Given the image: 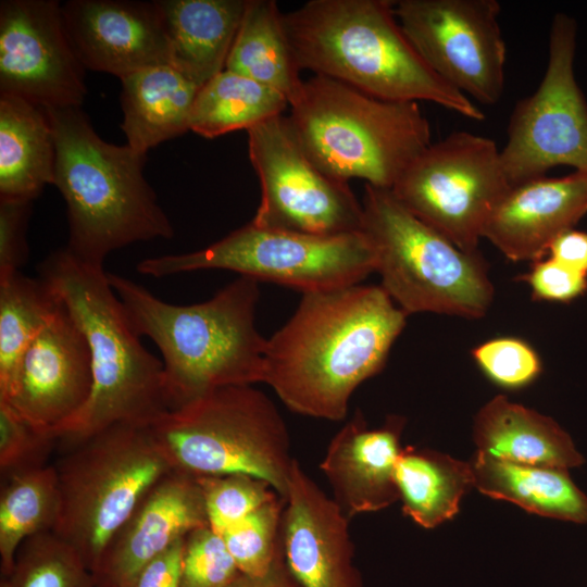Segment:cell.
I'll return each mask as SVG.
<instances>
[{
    "mask_svg": "<svg viewBox=\"0 0 587 587\" xmlns=\"http://www.w3.org/2000/svg\"><path fill=\"white\" fill-rule=\"evenodd\" d=\"M0 587H12L10 579L2 576Z\"/></svg>",
    "mask_w": 587,
    "mask_h": 587,
    "instance_id": "cell-43",
    "label": "cell"
},
{
    "mask_svg": "<svg viewBox=\"0 0 587 587\" xmlns=\"http://www.w3.org/2000/svg\"><path fill=\"white\" fill-rule=\"evenodd\" d=\"M536 299L569 302L587 290V276L548 258L534 262L524 277Z\"/></svg>",
    "mask_w": 587,
    "mask_h": 587,
    "instance_id": "cell-39",
    "label": "cell"
},
{
    "mask_svg": "<svg viewBox=\"0 0 587 587\" xmlns=\"http://www.w3.org/2000/svg\"><path fill=\"white\" fill-rule=\"evenodd\" d=\"M45 109L55 139L53 185L66 203L65 248L103 265L130 243L172 238V223L143 175L146 154L103 140L82 107Z\"/></svg>",
    "mask_w": 587,
    "mask_h": 587,
    "instance_id": "cell-5",
    "label": "cell"
},
{
    "mask_svg": "<svg viewBox=\"0 0 587 587\" xmlns=\"http://www.w3.org/2000/svg\"><path fill=\"white\" fill-rule=\"evenodd\" d=\"M396 480L403 513L425 528L452 519L462 497L474 486L470 462L412 447L400 453Z\"/></svg>",
    "mask_w": 587,
    "mask_h": 587,
    "instance_id": "cell-28",
    "label": "cell"
},
{
    "mask_svg": "<svg viewBox=\"0 0 587 587\" xmlns=\"http://www.w3.org/2000/svg\"><path fill=\"white\" fill-rule=\"evenodd\" d=\"M497 0H398V22L430 68L484 105L504 90L507 46Z\"/></svg>",
    "mask_w": 587,
    "mask_h": 587,
    "instance_id": "cell-14",
    "label": "cell"
},
{
    "mask_svg": "<svg viewBox=\"0 0 587 587\" xmlns=\"http://www.w3.org/2000/svg\"><path fill=\"white\" fill-rule=\"evenodd\" d=\"M33 200L0 199V277L20 272L28 257L26 230Z\"/></svg>",
    "mask_w": 587,
    "mask_h": 587,
    "instance_id": "cell-38",
    "label": "cell"
},
{
    "mask_svg": "<svg viewBox=\"0 0 587 587\" xmlns=\"http://www.w3.org/2000/svg\"><path fill=\"white\" fill-rule=\"evenodd\" d=\"M1 479L0 567L2 576L9 577L23 541L53 530L60 511V495L54 465Z\"/></svg>",
    "mask_w": 587,
    "mask_h": 587,
    "instance_id": "cell-30",
    "label": "cell"
},
{
    "mask_svg": "<svg viewBox=\"0 0 587 587\" xmlns=\"http://www.w3.org/2000/svg\"><path fill=\"white\" fill-rule=\"evenodd\" d=\"M210 268L305 294L361 284L376 271V257L363 230L316 236L261 228L250 222L201 250L137 264L139 273L157 278Z\"/></svg>",
    "mask_w": 587,
    "mask_h": 587,
    "instance_id": "cell-10",
    "label": "cell"
},
{
    "mask_svg": "<svg viewBox=\"0 0 587 587\" xmlns=\"http://www.w3.org/2000/svg\"><path fill=\"white\" fill-rule=\"evenodd\" d=\"M407 317L380 285L302 294L267 339L263 383L298 414L341 421L353 391L384 367Z\"/></svg>",
    "mask_w": 587,
    "mask_h": 587,
    "instance_id": "cell-1",
    "label": "cell"
},
{
    "mask_svg": "<svg viewBox=\"0 0 587 587\" xmlns=\"http://www.w3.org/2000/svg\"><path fill=\"white\" fill-rule=\"evenodd\" d=\"M92 384L88 344L62 303L22 353L0 401L58 436L85 407Z\"/></svg>",
    "mask_w": 587,
    "mask_h": 587,
    "instance_id": "cell-16",
    "label": "cell"
},
{
    "mask_svg": "<svg viewBox=\"0 0 587 587\" xmlns=\"http://www.w3.org/2000/svg\"><path fill=\"white\" fill-rule=\"evenodd\" d=\"M38 271L84 334L92 364L90 397L58 438L74 445L114 424L148 426L171 410L163 362L141 344L103 265L64 248Z\"/></svg>",
    "mask_w": 587,
    "mask_h": 587,
    "instance_id": "cell-4",
    "label": "cell"
},
{
    "mask_svg": "<svg viewBox=\"0 0 587 587\" xmlns=\"http://www.w3.org/2000/svg\"><path fill=\"white\" fill-rule=\"evenodd\" d=\"M108 277L135 330L162 353L171 410L221 387L263 383L258 280L239 276L207 301L175 305L126 277Z\"/></svg>",
    "mask_w": 587,
    "mask_h": 587,
    "instance_id": "cell-3",
    "label": "cell"
},
{
    "mask_svg": "<svg viewBox=\"0 0 587 587\" xmlns=\"http://www.w3.org/2000/svg\"><path fill=\"white\" fill-rule=\"evenodd\" d=\"M170 65L202 87L225 70L249 0H157Z\"/></svg>",
    "mask_w": 587,
    "mask_h": 587,
    "instance_id": "cell-22",
    "label": "cell"
},
{
    "mask_svg": "<svg viewBox=\"0 0 587 587\" xmlns=\"http://www.w3.org/2000/svg\"><path fill=\"white\" fill-rule=\"evenodd\" d=\"M228 587H302L289 571L284 548L272 567L262 576L240 574Z\"/></svg>",
    "mask_w": 587,
    "mask_h": 587,
    "instance_id": "cell-42",
    "label": "cell"
},
{
    "mask_svg": "<svg viewBox=\"0 0 587 587\" xmlns=\"http://www.w3.org/2000/svg\"><path fill=\"white\" fill-rule=\"evenodd\" d=\"M8 578L12 587H97L79 553L53 532L23 541Z\"/></svg>",
    "mask_w": 587,
    "mask_h": 587,
    "instance_id": "cell-32",
    "label": "cell"
},
{
    "mask_svg": "<svg viewBox=\"0 0 587 587\" xmlns=\"http://www.w3.org/2000/svg\"><path fill=\"white\" fill-rule=\"evenodd\" d=\"M510 188L496 142L459 130L432 142L390 190L460 249L477 252L492 211Z\"/></svg>",
    "mask_w": 587,
    "mask_h": 587,
    "instance_id": "cell-11",
    "label": "cell"
},
{
    "mask_svg": "<svg viewBox=\"0 0 587 587\" xmlns=\"http://www.w3.org/2000/svg\"><path fill=\"white\" fill-rule=\"evenodd\" d=\"M287 116L299 143L327 175L391 189L432 143L417 102L383 100L341 82L313 75Z\"/></svg>",
    "mask_w": 587,
    "mask_h": 587,
    "instance_id": "cell-6",
    "label": "cell"
},
{
    "mask_svg": "<svg viewBox=\"0 0 587 587\" xmlns=\"http://www.w3.org/2000/svg\"><path fill=\"white\" fill-rule=\"evenodd\" d=\"M575 49V21L555 13L544 77L515 103L500 150L511 186L544 177L558 165L587 172V102L574 75Z\"/></svg>",
    "mask_w": 587,
    "mask_h": 587,
    "instance_id": "cell-12",
    "label": "cell"
},
{
    "mask_svg": "<svg viewBox=\"0 0 587 587\" xmlns=\"http://www.w3.org/2000/svg\"><path fill=\"white\" fill-rule=\"evenodd\" d=\"M209 526L218 535L279 496L266 482L246 474L196 477Z\"/></svg>",
    "mask_w": 587,
    "mask_h": 587,
    "instance_id": "cell-34",
    "label": "cell"
},
{
    "mask_svg": "<svg viewBox=\"0 0 587 587\" xmlns=\"http://www.w3.org/2000/svg\"><path fill=\"white\" fill-rule=\"evenodd\" d=\"M470 464L482 494L541 516L587 524V496L567 470L513 463L479 451Z\"/></svg>",
    "mask_w": 587,
    "mask_h": 587,
    "instance_id": "cell-26",
    "label": "cell"
},
{
    "mask_svg": "<svg viewBox=\"0 0 587 587\" xmlns=\"http://www.w3.org/2000/svg\"><path fill=\"white\" fill-rule=\"evenodd\" d=\"M85 70L68 41L59 1L0 2V95L42 108L82 107Z\"/></svg>",
    "mask_w": 587,
    "mask_h": 587,
    "instance_id": "cell-15",
    "label": "cell"
},
{
    "mask_svg": "<svg viewBox=\"0 0 587 587\" xmlns=\"http://www.w3.org/2000/svg\"><path fill=\"white\" fill-rule=\"evenodd\" d=\"M62 302L40 277H0V395L27 346L53 320Z\"/></svg>",
    "mask_w": 587,
    "mask_h": 587,
    "instance_id": "cell-31",
    "label": "cell"
},
{
    "mask_svg": "<svg viewBox=\"0 0 587 587\" xmlns=\"http://www.w3.org/2000/svg\"><path fill=\"white\" fill-rule=\"evenodd\" d=\"M587 214V172L540 177L511 186L484 229L511 261H538L550 243Z\"/></svg>",
    "mask_w": 587,
    "mask_h": 587,
    "instance_id": "cell-20",
    "label": "cell"
},
{
    "mask_svg": "<svg viewBox=\"0 0 587 587\" xmlns=\"http://www.w3.org/2000/svg\"><path fill=\"white\" fill-rule=\"evenodd\" d=\"M247 133L249 158L261 185L252 224L316 236L362 232V203L347 182L327 175L309 158L286 115Z\"/></svg>",
    "mask_w": 587,
    "mask_h": 587,
    "instance_id": "cell-13",
    "label": "cell"
},
{
    "mask_svg": "<svg viewBox=\"0 0 587 587\" xmlns=\"http://www.w3.org/2000/svg\"><path fill=\"white\" fill-rule=\"evenodd\" d=\"M127 145L148 150L189 130L190 113L200 90L171 65L148 67L120 78Z\"/></svg>",
    "mask_w": 587,
    "mask_h": 587,
    "instance_id": "cell-24",
    "label": "cell"
},
{
    "mask_svg": "<svg viewBox=\"0 0 587 587\" xmlns=\"http://www.w3.org/2000/svg\"><path fill=\"white\" fill-rule=\"evenodd\" d=\"M288 107V100L278 91L224 70L200 88L189 130L212 139L238 129L248 130L283 115Z\"/></svg>",
    "mask_w": 587,
    "mask_h": 587,
    "instance_id": "cell-29",
    "label": "cell"
},
{
    "mask_svg": "<svg viewBox=\"0 0 587 587\" xmlns=\"http://www.w3.org/2000/svg\"><path fill=\"white\" fill-rule=\"evenodd\" d=\"M185 538L149 562L133 587H179Z\"/></svg>",
    "mask_w": 587,
    "mask_h": 587,
    "instance_id": "cell-40",
    "label": "cell"
},
{
    "mask_svg": "<svg viewBox=\"0 0 587 587\" xmlns=\"http://www.w3.org/2000/svg\"><path fill=\"white\" fill-rule=\"evenodd\" d=\"M53 533L95 573L113 536L172 467L148 426L120 423L73 445L54 465Z\"/></svg>",
    "mask_w": 587,
    "mask_h": 587,
    "instance_id": "cell-9",
    "label": "cell"
},
{
    "mask_svg": "<svg viewBox=\"0 0 587 587\" xmlns=\"http://www.w3.org/2000/svg\"><path fill=\"white\" fill-rule=\"evenodd\" d=\"M54 133L45 108L0 95V199L34 200L53 185Z\"/></svg>",
    "mask_w": 587,
    "mask_h": 587,
    "instance_id": "cell-25",
    "label": "cell"
},
{
    "mask_svg": "<svg viewBox=\"0 0 587 587\" xmlns=\"http://www.w3.org/2000/svg\"><path fill=\"white\" fill-rule=\"evenodd\" d=\"M549 258L587 276V233L570 229L549 246Z\"/></svg>",
    "mask_w": 587,
    "mask_h": 587,
    "instance_id": "cell-41",
    "label": "cell"
},
{
    "mask_svg": "<svg viewBox=\"0 0 587 587\" xmlns=\"http://www.w3.org/2000/svg\"><path fill=\"white\" fill-rule=\"evenodd\" d=\"M477 451L519 464L567 470L584 463L571 436L551 417L496 396L474 421Z\"/></svg>",
    "mask_w": 587,
    "mask_h": 587,
    "instance_id": "cell-23",
    "label": "cell"
},
{
    "mask_svg": "<svg viewBox=\"0 0 587 587\" xmlns=\"http://www.w3.org/2000/svg\"><path fill=\"white\" fill-rule=\"evenodd\" d=\"M205 526L209 522L197 478L172 470L113 536L93 573L97 587H133L149 562Z\"/></svg>",
    "mask_w": 587,
    "mask_h": 587,
    "instance_id": "cell-19",
    "label": "cell"
},
{
    "mask_svg": "<svg viewBox=\"0 0 587 587\" xmlns=\"http://www.w3.org/2000/svg\"><path fill=\"white\" fill-rule=\"evenodd\" d=\"M348 521L295 459L282 532L287 566L302 587H363Z\"/></svg>",
    "mask_w": 587,
    "mask_h": 587,
    "instance_id": "cell-18",
    "label": "cell"
},
{
    "mask_svg": "<svg viewBox=\"0 0 587 587\" xmlns=\"http://www.w3.org/2000/svg\"><path fill=\"white\" fill-rule=\"evenodd\" d=\"M280 496L265 502L221 536L241 574L262 576L284 548Z\"/></svg>",
    "mask_w": 587,
    "mask_h": 587,
    "instance_id": "cell-33",
    "label": "cell"
},
{
    "mask_svg": "<svg viewBox=\"0 0 587 587\" xmlns=\"http://www.w3.org/2000/svg\"><path fill=\"white\" fill-rule=\"evenodd\" d=\"M483 372L496 384L520 388L533 382L541 372V361L534 348L516 337H498L472 350Z\"/></svg>",
    "mask_w": 587,
    "mask_h": 587,
    "instance_id": "cell-37",
    "label": "cell"
},
{
    "mask_svg": "<svg viewBox=\"0 0 587 587\" xmlns=\"http://www.w3.org/2000/svg\"><path fill=\"white\" fill-rule=\"evenodd\" d=\"M58 436L0 401L1 478L47 466Z\"/></svg>",
    "mask_w": 587,
    "mask_h": 587,
    "instance_id": "cell-35",
    "label": "cell"
},
{
    "mask_svg": "<svg viewBox=\"0 0 587 587\" xmlns=\"http://www.w3.org/2000/svg\"><path fill=\"white\" fill-rule=\"evenodd\" d=\"M283 14L274 0H249L225 70L296 100L303 86Z\"/></svg>",
    "mask_w": 587,
    "mask_h": 587,
    "instance_id": "cell-27",
    "label": "cell"
},
{
    "mask_svg": "<svg viewBox=\"0 0 587 587\" xmlns=\"http://www.w3.org/2000/svg\"><path fill=\"white\" fill-rule=\"evenodd\" d=\"M403 425L402 417L389 416L382 427L370 429L357 411L329 441L320 469L348 519L400 499L396 467Z\"/></svg>",
    "mask_w": 587,
    "mask_h": 587,
    "instance_id": "cell-21",
    "label": "cell"
},
{
    "mask_svg": "<svg viewBox=\"0 0 587 587\" xmlns=\"http://www.w3.org/2000/svg\"><path fill=\"white\" fill-rule=\"evenodd\" d=\"M172 470L193 477L246 474L285 499L295 459L273 401L252 385L211 390L148 425Z\"/></svg>",
    "mask_w": 587,
    "mask_h": 587,
    "instance_id": "cell-7",
    "label": "cell"
},
{
    "mask_svg": "<svg viewBox=\"0 0 587 587\" xmlns=\"http://www.w3.org/2000/svg\"><path fill=\"white\" fill-rule=\"evenodd\" d=\"M283 18L301 71L383 100L430 101L470 120L485 118L421 57L398 22L395 1L310 0Z\"/></svg>",
    "mask_w": 587,
    "mask_h": 587,
    "instance_id": "cell-2",
    "label": "cell"
},
{
    "mask_svg": "<svg viewBox=\"0 0 587 587\" xmlns=\"http://www.w3.org/2000/svg\"><path fill=\"white\" fill-rule=\"evenodd\" d=\"M362 230L373 245L380 286L408 315L479 319L494 286L479 252L460 249L411 213L390 189L365 184Z\"/></svg>",
    "mask_w": 587,
    "mask_h": 587,
    "instance_id": "cell-8",
    "label": "cell"
},
{
    "mask_svg": "<svg viewBox=\"0 0 587 587\" xmlns=\"http://www.w3.org/2000/svg\"><path fill=\"white\" fill-rule=\"evenodd\" d=\"M64 29L85 68L125 77L170 65L168 46L155 1L70 0Z\"/></svg>",
    "mask_w": 587,
    "mask_h": 587,
    "instance_id": "cell-17",
    "label": "cell"
},
{
    "mask_svg": "<svg viewBox=\"0 0 587 587\" xmlns=\"http://www.w3.org/2000/svg\"><path fill=\"white\" fill-rule=\"evenodd\" d=\"M240 574L223 537L210 526L186 536L179 587H228Z\"/></svg>",
    "mask_w": 587,
    "mask_h": 587,
    "instance_id": "cell-36",
    "label": "cell"
}]
</instances>
